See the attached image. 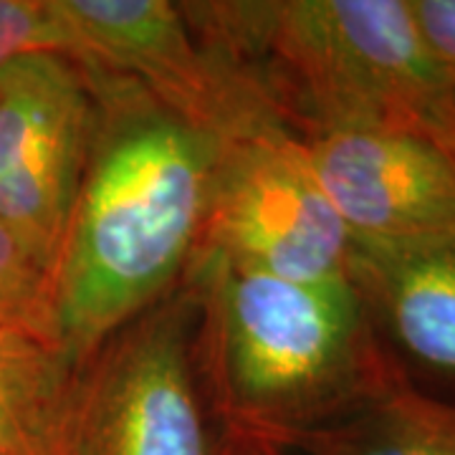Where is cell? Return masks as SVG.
Returning <instances> with one entry per match:
<instances>
[{
  "instance_id": "5b68a950",
  "label": "cell",
  "mask_w": 455,
  "mask_h": 455,
  "mask_svg": "<svg viewBox=\"0 0 455 455\" xmlns=\"http://www.w3.org/2000/svg\"><path fill=\"white\" fill-rule=\"evenodd\" d=\"M349 248L299 132L266 122L223 142L200 256L314 283L347 278Z\"/></svg>"
},
{
  "instance_id": "2e32d148",
  "label": "cell",
  "mask_w": 455,
  "mask_h": 455,
  "mask_svg": "<svg viewBox=\"0 0 455 455\" xmlns=\"http://www.w3.org/2000/svg\"><path fill=\"white\" fill-rule=\"evenodd\" d=\"M438 145L445 147V149H448V152L455 157V92H453V99H451V107H448L445 124H443V130H440Z\"/></svg>"
},
{
  "instance_id": "5bb4252c",
  "label": "cell",
  "mask_w": 455,
  "mask_h": 455,
  "mask_svg": "<svg viewBox=\"0 0 455 455\" xmlns=\"http://www.w3.org/2000/svg\"><path fill=\"white\" fill-rule=\"evenodd\" d=\"M425 44L455 84V0H410Z\"/></svg>"
},
{
  "instance_id": "3957f363",
  "label": "cell",
  "mask_w": 455,
  "mask_h": 455,
  "mask_svg": "<svg viewBox=\"0 0 455 455\" xmlns=\"http://www.w3.org/2000/svg\"><path fill=\"white\" fill-rule=\"evenodd\" d=\"M200 44L251 74L299 134L390 130L438 142L455 84L410 0L180 3Z\"/></svg>"
},
{
  "instance_id": "8992f818",
  "label": "cell",
  "mask_w": 455,
  "mask_h": 455,
  "mask_svg": "<svg viewBox=\"0 0 455 455\" xmlns=\"http://www.w3.org/2000/svg\"><path fill=\"white\" fill-rule=\"evenodd\" d=\"M89 74L64 53L0 66V223L53 274L94 137Z\"/></svg>"
},
{
  "instance_id": "6da1fadb",
  "label": "cell",
  "mask_w": 455,
  "mask_h": 455,
  "mask_svg": "<svg viewBox=\"0 0 455 455\" xmlns=\"http://www.w3.org/2000/svg\"><path fill=\"white\" fill-rule=\"evenodd\" d=\"M84 68L97 122L51 274L53 329L74 367L190 276L226 142L127 76Z\"/></svg>"
},
{
  "instance_id": "7c38bea8",
  "label": "cell",
  "mask_w": 455,
  "mask_h": 455,
  "mask_svg": "<svg viewBox=\"0 0 455 455\" xmlns=\"http://www.w3.org/2000/svg\"><path fill=\"white\" fill-rule=\"evenodd\" d=\"M0 324L28 326L56 337L51 276L0 223Z\"/></svg>"
},
{
  "instance_id": "ba28073f",
  "label": "cell",
  "mask_w": 455,
  "mask_h": 455,
  "mask_svg": "<svg viewBox=\"0 0 455 455\" xmlns=\"http://www.w3.org/2000/svg\"><path fill=\"white\" fill-rule=\"evenodd\" d=\"M352 243L455 235V157L435 140L390 130L301 134Z\"/></svg>"
},
{
  "instance_id": "9c48e42d",
  "label": "cell",
  "mask_w": 455,
  "mask_h": 455,
  "mask_svg": "<svg viewBox=\"0 0 455 455\" xmlns=\"http://www.w3.org/2000/svg\"><path fill=\"white\" fill-rule=\"evenodd\" d=\"M347 278L407 379L418 372L455 390V235L400 245L352 243Z\"/></svg>"
},
{
  "instance_id": "7a4b0ae2",
  "label": "cell",
  "mask_w": 455,
  "mask_h": 455,
  "mask_svg": "<svg viewBox=\"0 0 455 455\" xmlns=\"http://www.w3.org/2000/svg\"><path fill=\"white\" fill-rule=\"evenodd\" d=\"M197 364L226 438L286 451L407 385L349 278L286 281L200 256Z\"/></svg>"
},
{
  "instance_id": "9a60e30c",
  "label": "cell",
  "mask_w": 455,
  "mask_h": 455,
  "mask_svg": "<svg viewBox=\"0 0 455 455\" xmlns=\"http://www.w3.org/2000/svg\"><path fill=\"white\" fill-rule=\"evenodd\" d=\"M226 455H278L276 451L259 445V443H251V440H235L228 438V451Z\"/></svg>"
},
{
  "instance_id": "52a82bcc",
  "label": "cell",
  "mask_w": 455,
  "mask_h": 455,
  "mask_svg": "<svg viewBox=\"0 0 455 455\" xmlns=\"http://www.w3.org/2000/svg\"><path fill=\"white\" fill-rule=\"evenodd\" d=\"M74 61L127 76L220 137L286 122L271 94L208 51L170 0H53ZM289 124V122H286Z\"/></svg>"
},
{
  "instance_id": "277c9868",
  "label": "cell",
  "mask_w": 455,
  "mask_h": 455,
  "mask_svg": "<svg viewBox=\"0 0 455 455\" xmlns=\"http://www.w3.org/2000/svg\"><path fill=\"white\" fill-rule=\"evenodd\" d=\"M197 364V291H175L74 367L49 455H226Z\"/></svg>"
},
{
  "instance_id": "e0dca14e",
  "label": "cell",
  "mask_w": 455,
  "mask_h": 455,
  "mask_svg": "<svg viewBox=\"0 0 455 455\" xmlns=\"http://www.w3.org/2000/svg\"><path fill=\"white\" fill-rule=\"evenodd\" d=\"M0 455H18V453L16 451H11L8 445H3V443H0Z\"/></svg>"
},
{
  "instance_id": "4fadbf2b",
  "label": "cell",
  "mask_w": 455,
  "mask_h": 455,
  "mask_svg": "<svg viewBox=\"0 0 455 455\" xmlns=\"http://www.w3.org/2000/svg\"><path fill=\"white\" fill-rule=\"evenodd\" d=\"M28 53H68L53 0H0V66Z\"/></svg>"
},
{
  "instance_id": "30bf717a",
  "label": "cell",
  "mask_w": 455,
  "mask_h": 455,
  "mask_svg": "<svg viewBox=\"0 0 455 455\" xmlns=\"http://www.w3.org/2000/svg\"><path fill=\"white\" fill-rule=\"evenodd\" d=\"M74 362L61 341L0 324V443L18 455H49Z\"/></svg>"
},
{
  "instance_id": "8fae6325",
  "label": "cell",
  "mask_w": 455,
  "mask_h": 455,
  "mask_svg": "<svg viewBox=\"0 0 455 455\" xmlns=\"http://www.w3.org/2000/svg\"><path fill=\"white\" fill-rule=\"evenodd\" d=\"M293 448L307 455H455V403L407 382Z\"/></svg>"
}]
</instances>
